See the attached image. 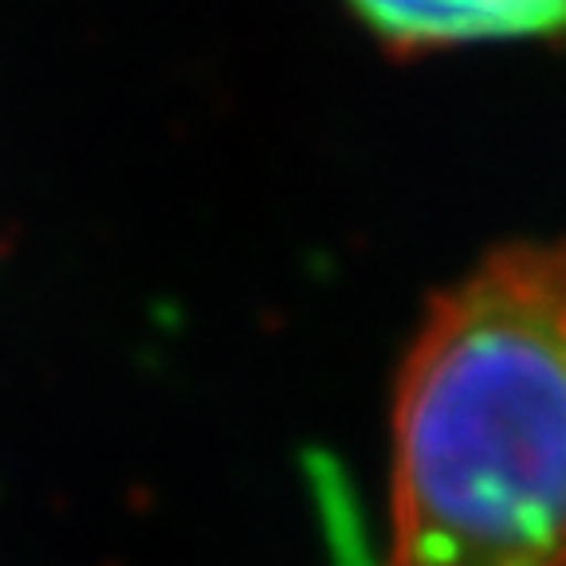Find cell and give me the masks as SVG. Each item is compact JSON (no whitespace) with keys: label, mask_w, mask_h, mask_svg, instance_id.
<instances>
[{"label":"cell","mask_w":566,"mask_h":566,"mask_svg":"<svg viewBox=\"0 0 566 566\" xmlns=\"http://www.w3.org/2000/svg\"><path fill=\"white\" fill-rule=\"evenodd\" d=\"M366 32L398 55L464 44H566V0H343Z\"/></svg>","instance_id":"2"},{"label":"cell","mask_w":566,"mask_h":566,"mask_svg":"<svg viewBox=\"0 0 566 566\" xmlns=\"http://www.w3.org/2000/svg\"><path fill=\"white\" fill-rule=\"evenodd\" d=\"M389 566H566V240L444 287L394 389Z\"/></svg>","instance_id":"1"}]
</instances>
